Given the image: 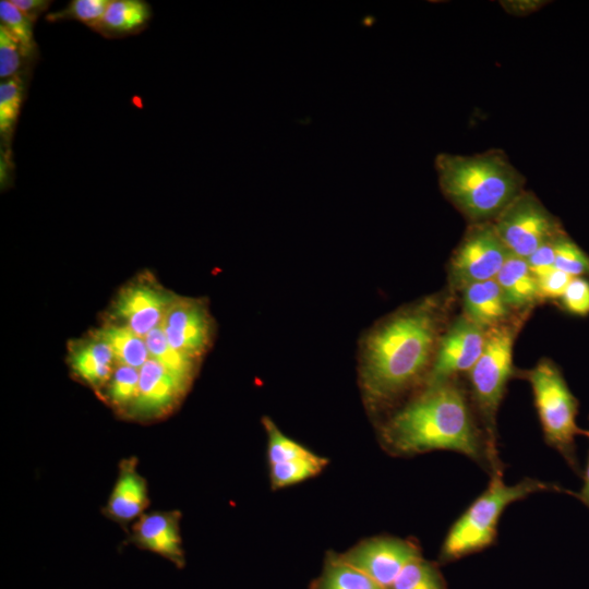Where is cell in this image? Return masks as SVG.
<instances>
[{"instance_id": "obj_15", "label": "cell", "mask_w": 589, "mask_h": 589, "mask_svg": "<svg viewBox=\"0 0 589 589\" xmlns=\"http://www.w3.org/2000/svg\"><path fill=\"white\" fill-rule=\"evenodd\" d=\"M137 458L129 457L119 462L116 483L103 514L129 532L134 522L149 505L146 479L137 470Z\"/></svg>"}, {"instance_id": "obj_12", "label": "cell", "mask_w": 589, "mask_h": 589, "mask_svg": "<svg viewBox=\"0 0 589 589\" xmlns=\"http://www.w3.org/2000/svg\"><path fill=\"white\" fill-rule=\"evenodd\" d=\"M160 326L173 348L196 361L206 353L214 337V320L200 299L177 296Z\"/></svg>"}, {"instance_id": "obj_29", "label": "cell", "mask_w": 589, "mask_h": 589, "mask_svg": "<svg viewBox=\"0 0 589 589\" xmlns=\"http://www.w3.org/2000/svg\"><path fill=\"white\" fill-rule=\"evenodd\" d=\"M110 0H72L57 12L46 15L48 22L79 21L94 31L105 14Z\"/></svg>"}, {"instance_id": "obj_24", "label": "cell", "mask_w": 589, "mask_h": 589, "mask_svg": "<svg viewBox=\"0 0 589 589\" xmlns=\"http://www.w3.org/2000/svg\"><path fill=\"white\" fill-rule=\"evenodd\" d=\"M313 589H383L360 570L337 556L329 557Z\"/></svg>"}, {"instance_id": "obj_36", "label": "cell", "mask_w": 589, "mask_h": 589, "mask_svg": "<svg viewBox=\"0 0 589 589\" xmlns=\"http://www.w3.org/2000/svg\"><path fill=\"white\" fill-rule=\"evenodd\" d=\"M32 22H36L52 1L48 0H10Z\"/></svg>"}, {"instance_id": "obj_6", "label": "cell", "mask_w": 589, "mask_h": 589, "mask_svg": "<svg viewBox=\"0 0 589 589\" xmlns=\"http://www.w3.org/2000/svg\"><path fill=\"white\" fill-rule=\"evenodd\" d=\"M517 374L531 386L545 442L578 472L575 440L578 435L589 437V430L580 429L576 422L578 401L560 368L551 359L543 358L531 369Z\"/></svg>"}, {"instance_id": "obj_16", "label": "cell", "mask_w": 589, "mask_h": 589, "mask_svg": "<svg viewBox=\"0 0 589 589\" xmlns=\"http://www.w3.org/2000/svg\"><path fill=\"white\" fill-rule=\"evenodd\" d=\"M458 297L461 313L485 330L506 322L515 314L495 278L467 286Z\"/></svg>"}, {"instance_id": "obj_7", "label": "cell", "mask_w": 589, "mask_h": 589, "mask_svg": "<svg viewBox=\"0 0 589 589\" xmlns=\"http://www.w3.org/2000/svg\"><path fill=\"white\" fill-rule=\"evenodd\" d=\"M510 255L493 223L468 225L447 263V288L455 294L493 279Z\"/></svg>"}, {"instance_id": "obj_2", "label": "cell", "mask_w": 589, "mask_h": 589, "mask_svg": "<svg viewBox=\"0 0 589 589\" xmlns=\"http://www.w3.org/2000/svg\"><path fill=\"white\" fill-rule=\"evenodd\" d=\"M381 437L393 453L453 450L493 470L484 431L459 377L418 389L385 420Z\"/></svg>"}, {"instance_id": "obj_9", "label": "cell", "mask_w": 589, "mask_h": 589, "mask_svg": "<svg viewBox=\"0 0 589 589\" xmlns=\"http://www.w3.org/2000/svg\"><path fill=\"white\" fill-rule=\"evenodd\" d=\"M486 330L462 313L445 329L424 385H433L468 374L482 353ZM423 385V386H424Z\"/></svg>"}, {"instance_id": "obj_23", "label": "cell", "mask_w": 589, "mask_h": 589, "mask_svg": "<svg viewBox=\"0 0 589 589\" xmlns=\"http://www.w3.org/2000/svg\"><path fill=\"white\" fill-rule=\"evenodd\" d=\"M26 92L22 74L2 80L0 83V134L2 143L10 142Z\"/></svg>"}, {"instance_id": "obj_11", "label": "cell", "mask_w": 589, "mask_h": 589, "mask_svg": "<svg viewBox=\"0 0 589 589\" xmlns=\"http://www.w3.org/2000/svg\"><path fill=\"white\" fill-rule=\"evenodd\" d=\"M176 298L153 279L141 277L121 289L113 302L112 313L119 324L144 338L161 325Z\"/></svg>"}, {"instance_id": "obj_27", "label": "cell", "mask_w": 589, "mask_h": 589, "mask_svg": "<svg viewBox=\"0 0 589 589\" xmlns=\"http://www.w3.org/2000/svg\"><path fill=\"white\" fill-rule=\"evenodd\" d=\"M554 267L570 277H589V255L563 231L555 239Z\"/></svg>"}, {"instance_id": "obj_31", "label": "cell", "mask_w": 589, "mask_h": 589, "mask_svg": "<svg viewBox=\"0 0 589 589\" xmlns=\"http://www.w3.org/2000/svg\"><path fill=\"white\" fill-rule=\"evenodd\" d=\"M31 57L20 41L0 24V77L2 80L22 74Z\"/></svg>"}, {"instance_id": "obj_21", "label": "cell", "mask_w": 589, "mask_h": 589, "mask_svg": "<svg viewBox=\"0 0 589 589\" xmlns=\"http://www.w3.org/2000/svg\"><path fill=\"white\" fill-rule=\"evenodd\" d=\"M149 358L156 360L166 370L191 385L200 361H196L173 348L161 326L151 330L145 337Z\"/></svg>"}, {"instance_id": "obj_28", "label": "cell", "mask_w": 589, "mask_h": 589, "mask_svg": "<svg viewBox=\"0 0 589 589\" xmlns=\"http://www.w3.org/2000/svg\"><path fill=\"white\" fill-rule=\"evenodd\" d=\"M267 434V458L269 465L288 461L312 454L311 450L285 435L267 417L263 419Z\"/></svg>"}, {"instance_id": "obj_26", "label": "cell", "mask_w": 589, "mask_h": 589, "mask_svg": "<svg viewBox=\"0 0 589 589\" xmlns=\"http://www.w3.org/2000/svg\"><path fill=\"white\" fill-rule=\"evenodd\" d=\"M389 589H446L438 569L422 556L407 564Z\"/></svg>"}, {"instance_id": "obj_14", "label": "cell", "mask_w": 589, "mask_h": 589, "mask_svg": "<svg viewBox=\"0 0 589 589\" xmlns=\"http://www.w3.org/2000/svg\"><path fill=\"white\" fill-rule=\"evenodd\" d=\"M181 513L157 510L141 515L132 525L128 542L168 560L178 568L185 564L180 534Z\"/></svg>"}, {"instance_id": "obj_5", "label": "cell", "mask_w": 589, "mask_h": 589, "mask_svg": "<svg viewBox=\"0 0 589 589\" xmlns=\"http://www.w3.org/2000/svg\"><path fill=\"white\" fill-rule=\"evenodd\" d=\"M541 491H562L533 478L506 484L503 472H494L486 490L467 508L449 529L441 549L442 562H452L490 546L497 532L500 517L512 503Z\"/></svg>"}, {"instance_id": "obj_34", "label": "cell", "mask_w": 589, "mask_h": 589, "mask_svg": "<svg viewBox=\"0 0 589 589\" xmlns=\"http://www.w3.org/2000/svg\"><path fill=\"white\" fill-rule=\"evenodd\" d=\"M556 237L540 245L526 259L528 266L536 278L548 274L555 268L554 262Z\"/></svg>"}, {"instance_id": "obj_35", "label": "cell", "mask_w": 589, "mask_h": 589, "mask_svg": "<svg viewBox=\"0 0 589 589\" xmlns=\"http://www.w3.org/2000/svg\"><path fill=\"white\" fill-rule=\"evenodd\" d=\"M550 3L546 0H505L500 1L503 10L513 16H528Z\"/></svg>"}, {"instance_id": "obj_32", "label": "cell", "mask_w": 589, "mask_h": 589, "mask_svg": "<svg viewBox=\"0 0 589 589\" xmlns=\"http://www.w3.org/2000/svg\"><path fill=\"white\" fill-rule=\"evenodd\" d=\"M561 309L576 316L589 315V280L573 277L562 297L556 301Z\"/></svg>"}, {"instance_id": "obj_8", "label": "cell", "mask_w": 589, "mask_h": 589, "mask_svg": "<svg viewBox=\"0 0 589 589\" xmlns=\"http://www.w3.org/2000/svg\"><path fill=\"white\" fill-rule=\"evenodd\" d=\"M493 226L509 253L521 259L565 230L561 220L529 190L521 192Z\"/></svg>"}, {"instance_id": "obj_25", "label": "cell", "mask_w": 589, "mask_h": 589, "mask_svg": "<svg viewBox=\"0 0 589 589\" xmlns=\"http://www.w3.org/2000/svg\"><path fill=\"white\" fill-rule=\"evenodd\" d=\"M326 464L325 458L312 453L304 457L271 465L272 486L286 488L315 477Z\"/></svg>"}, {"instance_id": "obj_17", "label": "cell", "mask_w": 589, "mask_h": 589, "mask_svg": "<svg viewBox=\"0 0 589 589\" xmlns=\"http://www.w3.org/2000/svg\"><path fill=\"white\" fill-rule=\"evenodd\" d=\"M69 362L74 374L96 392L104 390L117 366L109 347L92 336L71 347Z\"/></svg>"}, {"instance_id": "obj_18", "label": "cell", "mask_w": 589, "mask_h": 589, "mask_svg": "<svg viewBox=\"0 0 589 589\" xmlns=\"http://www.w3.org/2000/svg\"><path fill=\"white\" fill-rule=\"evenodd\" d=\"M495 279L515 313L533 311L541 303L537 279L526 259L510 254Z\"/></svg>"}, {"instance_id": "obj_33", "label": "cell", "mask_w": 589, "mask_h": 589, "mask_svg": "<svg viewBox=\"0 0 589 589\" xmlns=\"http://www.w3.org/2000/svg\"><path fill=\"white\" fill-rule=\"evenodd\" d=\"M572 278L556 268L536 278L541 303L546 301L556 302L564 293Z\"/></svg>"}, {"instance_id": "obj_3", "label": "cell", "mask_w": 589, "mask_h": 589, "mask_svg": "<svg viewBox=\"0 0 589 589\" xmlns=\"http://www.w3.org/2000/svg\"><path fill=\"white\" fill-rule=\"evenodd\" d=\"M440 189L468 225L493 223L526 190L524 175L498 148L435 159Z\"/></svg>"}, {"instance_id": "obj_30", "label": "cell", "mask_w": 589, "mask_h": 589, "mask_svg": "<svg viewBox=\"0 0 589 589\" xmlns=\"http://www.w3.org/2000/svg\"><path fill=\"white\" fill-rule=\"evenodd\" d=\"M0 24L20 41L26 53L32 58L37 50L33 34L35 23L25 16L10 0L0 1Z\"/></svg>"}, {"instance_id": "obj_10", "label": "cell", "mask_w": 589, "mask_h": 589, "mask_svg": "<svg viewBox=\"0 0 589 589\" xmlns=\"http://www.w3.org/2000/svg\"><path fill=\"white\" fill-rule=\"evenodd\" d=\"M420 556L418 546L409 541L380 537L363 541L337 557L383 589H389L404 567Z\"/></svg>"}, {"instance_id": "obj_20", "label": "cell", "mask_w": 589, "mask_h": 589, "mask_svg": "<svg viewBox=\"0 0 589 589\" xmlns=\"http://www.w3.org/2000/svg\"><path fill=\"white\" fill-rule=\"evenodd\" d=\"M92 337L109 347L117 364L141 369L149 359L145 339L122 324L107 323L95 329Z\"/></svg>"}, {"instance_id": "obj_37", "label": "cell", "mask_w": 589, "mask_h": 589, "mask_svg": "<svg viewBox=\"0 0 589 589\" xmlns=\"http://www.w3.org/2000/svg\"><path fill=\"white\" fill-rule=\"evenodd\" d=\"M587 507H589V458L585 470L584 484L579 493L576 494Z\"/></svg>"}, {"instance_id": "obj_19", "label": "cell", "mask_w": 589, "mask_h": 589, "mask_svg": "<svg viewBox=\"0 0 589 589\" xmlns=\"http://www.w3.org/2000/svg\"><path fill=\"white\" fill-rule=\"evenodd\" d=\"M151 19L152 9L146 1L110 0L94 32L109 39L122 38L144 31Z\"/></svg>"}, {"instance_id": "obj_13", "label": "cell", "mask_w": 589, "mask_h": 589, "mask_svg": "<svg viewBox=\"0 0 589 589\" xmlns=\"http://www.w3.org/2000/svg\"><path fill=\"white\" fill-rule=\"evenodd\" d=\"M190 384L149 358L140 369L137 396L127 417L152 420L168 414L187 394Z\"/></svg>"}, {"instance_id": "obj_4", "label": "cell", "mask_w": 589, "mask_h": 589, "mask_svg": "<svg viewBox=\"0 0 589 589\" xmlns=\"http://www.w3.org/2000/svg\"><path fill=\"white\" fill-rule=\"evenodd\" d=\"M531 313H515L506 322L488 329L482 353L467 374L469 396L485 434L492 473L502 471L496 448V417L507 384L518 373L513 362L514 345Z\"/></svg>"}, {"instance_id": "obj_1", "label": "cell", "mask_w": 589, "mask_h": 589, "mask_svg": "<svg viewBox=\"0 0 589 589\" xmlns=\"http://www.w3.org/2000/svg\"><path fill=\"white\" fill-rule=\"evenodd\" d=\"M457 299L445 287L401 305L364 332L358 348V380L372 412L393 407L424 385Z\"/></svg>"}, {"instance_id": "obj_22", "label": "cell", "mask_w": 589, "mask_h": 589, "mask_svg": "<svg viewBox=\"0 0 589 589\" xmlns=\"http://www.w3.org/2000/svg\"><path fill=\"white\" fill-rule=\"evenodd\" d=\"M140 380V369L117 364L112 376L105 386L103 397L120 413L128 416L134 404Z\"/></svg>"}]
</instances>
